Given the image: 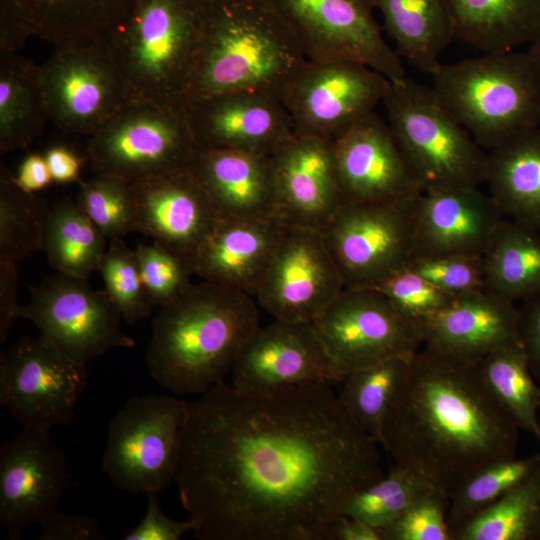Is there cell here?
Wrapping results in <instances>:
<instances>
[{"label":"cell","instance_id":"f1b7e54d","mask_svg":"<svg viewBox=\"0 0 540 540\" xmlns=\"http://www.w3.org/2000/svg\"><path fill=\"white\" fill-rule=\"evenodd\" d=\"M394 50L415 69L431 74L456 39L449 0H373Z\"/></svg>","mask_w":540,"mask_h":540},{"label":"cell","instance_id":"7dc6e473","mask_svg":"<svg viewBox=\"0 0 540 540\" xmlns=\"http://www.w3.org/2000/svg\"><path fill=\"white\" fill-rule=\"evenodd\" d=\"M147 496L146 512L137 526L123 536L125 540H179L184 534L194 531L195 521L190 517L186 521L169 518L162 511L157 493Z\"/></svg>","mask_w":540,"mask_h":540},{"label":"cell","instance_id":"bcb514c9","mask_svg":"<svg viewBox=\"0 0 540 540\" xmlns=\"http://www.w3.org/2000/svg\"><path fill=\"white\" fill-rule=\"evenodd\" d=\"M407 268L453 295L484 289L483 256L414 255Z\"/></svg>","mask_w":540,"mask_h":540},{"label":"cell","instance_id":"d6a6232c","mask_svg":"<svg viewBox=\"0 0 540 540\" xmlns=\"http://www.w3.org/2000/svg\"><path fill=\"white\" fill-rule=\"evenodd\" d=\"M36 35L54 45L103 38L128 16L135 0H17Z\"/></svg>","mask_w":540,"mask_h":540},{"label":"cell","instance_id":"9f6ffc18","mask_svg":"<svg viewBox=\"0 0 540 540\" xmlns=\"http://www.w3.org/2000/svg\"><path fill=\"white\" fill-rule=\"evenodd\" d=\"M540 78V39L532 43L527 50Z\"/></svg>","mask_w":540,"mask_h":540},{"label":"cell","instance_id":"6da1fadb","mask_svg":"<svg viewBox=\"0 0 540 540\" xmlns=\"http://www.w3.org/2000/svg\"><path fill=\"white\" fill-rule=\"evenodd\" d=\"M378 445L331 384L256 395L222 381L188 403L174 481L196 539L330 540L384 476Z\"/></svg>","mask_w":540,"mask_h":540},{"label":"cell","instance_id":"3957f363","mask_svg":"<svg viewBox=\"0 0 540 540\" xmlns=\"http://www.w3.org/2000/svg\"><path fill=\"white\" fill-rule=\"evenodd\" d=\"M259 326L256 300L216 283H191L159 307L145 363L176 394H202L222 382Z\"/></svg>","mask_w":540,"mask_h":540},{"label":"cell","instance_id":"7a4b0ae2","mask_svg":"<svg viewBox=\"0 0 540 540\" xmlns=\"http://www.w3.org/2000/svg\"><path fill=\"white\" fill-rule=\"evenodd\" d=\"M519 431L478 363L424 347L408 363L380 445L395 465L450 494L481 467L516 456Z\"/></svg>","mask_w":540,"mask_h":540},{"label":"cell","instance_id":"d6986e66","mask_svg":"<svg viewBox=\"0 0 540 540\" xmlns=\"http://www.w3.org/2000/svg\"><path fill=\"white\" fill-rule=\"evenodd\" d=\"M231 372L235 389L256 395L341 382L312 322L259 325Z\"/></svg>","mask_w":540,"mask_h":540},{"label":"cell","instance_id":"8992f818","mask_svg":"<svg viewBox=\"0 0 540 540\" xmlns=\"http://www.w3.org/2000/svg\"><path fill=\"white\" fill-rule=\"evenodd\" d=\"M430 76L439 100L483 149L540 126V78L527 51L441 63Z\"/></svg>","mask_w":540,"mask_h":540},{"label":"cell","instance_id":"4dcf8cb0","mask_svg":"<svg viewBox=\"0 0 540 540\" xmlns=\"http://www.w3.org/2000/svg\"><path fill=\"white\" fill-rule=\"evenodd\" d=\"M49 119L40 66L18 54L0 55V151L27 148Z\"/></svg>","mask_w":540,"mask_h":540},{"label":"cell","instance_id":"4316f807","mask_svg":"<svg viewBox=\"0 0 540 540\" xmlns=\"http://www.w3.org/2000/svg\"><path fill=\"white\" fill-rule=\"evenodd\" d=\"M285 228L278 218L219 219L194 261L193 275L254 298Z\"/></svg>","mask_w":540,"mask_h":540},{"label":"cell","instance_id":"d4e9b609","mask_svg":"<svg viewBox=\"0 0 540 540\" xmlns=\"http://www.w3.org/2000/svg\"><path fill=\"white\" fill-rule=\"evenodd\" d=\"M515 302L485 289L456 295L421 322L423 345L478 363L485 356L519 343Z\"/></svg>","mask_w":540,"mask_h":540},{"label":"cell","instance_id":"ffe728a7","mask_svg":"<svg viewBox=\"0 0 540 540\" xmlns=\"http://www.w3.org/2000/svg\"><path fill=\"white\" fill-rule=\"evenodd\" d=\"M343 202H385L413 197L423 188L388 123L374 112L332 141Z\"/></svg>","mask_w":540,"mask_h":540},{"label":"cell","instance_id":"6f0895ef","mask_svg":"<svg viewBox=\"0 0 540 540\" xmlns=\"http://www.w3.org/2000/svg\"><path fill=\"white\" fill-rule=\"evenodd\" d=\"M539 425H540V417H539ZM538 442L540 443V437H539V439H538Z\"/></svg>","mask_w":540,"mask_h":540},{"label":"cell","instance_id":"c3c4849f","mask_svg":"<svg viewBox=\"0 0 540 540\" xmlns=\"http://www.w3.org/2000/svg\"><path fill=\"white\" fill-rule=\"evenodd\" d=\"M38 540H104L95 518L56 511L40 524Z\"/></svg>","mask_w":540,"mask_h":540},{"label":"cell","instance_id":"11a10c76","mask_svg":"<svg viewBox=\"0 0 540 540\" xmlns=\"http://www.w3.org/2000/svg\"><path fill=\"white\" fill-rule=\"evenodd\" d=\"M330 540H383L380 529L339 514L330 526Z\"/></svg>","mask_w":540,"mask_h":540},{"label":"cell","instance_id":"83f0119b","mask_svg":"<svg viewBox=\"0 0 540 540\" xmlns=\"http://www.w3.org/2000/svg\"><path fill=\"white\" fill-rule=\"evenodd\" d=\"M485 183L505 218L540 231V126L488 150Z\"/></svg>","mask_w":540,"mask_h":540},{"label":"cell","instance_id":"816d5d0a","mask_svg":"<svg viewBox=\"0 0 540 540\" xmlns=\"http://www.w3.org/2000/svg\"><path fill=\"white\" fill-rule=\"evenodd\" d=\"M15 260L0 257V342L3 343L13 321L18 318V272Z\"/></svg>","mask_w":540,"mask_h":540},{"label":"cell","instance_id":"9a60e30c","mask_svg":"<svg viewBox=\"0 0 540 540\" xmlns=\"http://www.w3.org/2000/svg\"><path fill=\"white\" fill-rule=\"evenodd\" d=\"M18 318L30 320L41 335L84 365L111 349L135 346L122 331V317L105 290L58 272L32 288Z\"/></svg>","mask_w":540,"mask_h":540},{"label":"cell","instance_id":"ab89813d","mask_svg":"<svg viewBox=\"0 0 540 540\" xmlns=\"http://www.w3.org/2000/svg\"><path fill=\"white\" fill-rule=\"evenodd\" d=\"M432 487L435 486L422 476L395 465L388 475L356 492L344 505L342 514L383 529Z\"/></svg>","mask_w":540,"mask_h":540},{"label":"cell","instance_id":"5bb4252c","mask_svg":"<svg viewBox=\"0 0 540 540\" xmlns=\"http://www.w3.org/2000/svg\"><path fill=\"white\" fill-rule=\"evenodd\" d=\"M85 366L41 334L24 337L0 356V404L23 427L67 425L87 384Z\"/></svg>","mask_w":540,"mask_h":540},{"label":"cell","instance_id":"681fc988","mask_svg":"<svg viewBox=\"0 0 540 540\" xmlns=\"http://www.w3.org/2000/svg\"><path fill=\"white\" fill-rule=\"evenodd\" d=\"M517 332L529 368L540 384V294L522 301L518 308Z\"/></svg>","mask_w":540,"mask_h":540},{"label":"cell","instance_id":"d590c367","mask_svg":"<svg viewBox=\"0 0 540 540\" xmlns=\"http://www.w3.org/2000/svg\"><path fill=\"white\" fill-rule=\"evenodd\" d=\"M392 359L348 374L338 401L348 417L379 445L387 413L408 367Z\"/></svg>","mask_w":540,"mask_h":540},{"label":"cell","instance_id":"836d02e7","mask_svg":"<svg viewBox=\"0 0 540 540\" xmlns=\"http://www.w3.org/2000/svg\"><path fill=\"white\" fill-rule=\"evenodd\" d=\"M106 243L76 201L65 197L50 208L42 250L56 272L87 279L98 270Z\"/></svg>","mask_w":540,"mask_h":540},{"label":"cell","instance_id":"e0dca14e","mask_svg":"<svg viewBox=\"0 0 540 540\" xmlns=\"http://www.w3.org/2000/svg\"><path fill=\"white\" fill-rule=\"evenodd\" d=\"M344 287L322 232L286 226L254 299L274 319L312 322Z\"/></svg>","mask_w":540,"mask_h":540},{"label":"cell","instance_id":"74e56055","mask_svg":"<svg viewBox=\"0 0 540 540\" xmlns=\"http://www.w3.org/2000/svg\"><path fill=\"white\" fill-rule=\"evenodd\" d=\"M540 469V453L493 461L467 477L449 494L452 534Z\"/></svg>","mask_w":540,"mask_h":540},{"label":"cell","instance_id":"7402d4cb","mask_svg":"<svg viewBox=\"0 0 540 540\" xmlns=\"http://www.w3.org/2000/svg\"><path fill=\"white\" fill-rule=\"evenodd\" d=\"M198 147L271 156L294 135L282 100L236 91L204 97L185 106Z\"/></svg>","mask_w":540,"mask_h":540},{"label":"cell","instance_id":"5b68a950","mask_svg":"<svg viewBox=\"0 0 540 540\" xmlns=\"http://www.w3.org/2000/svg\"><path fill=\"white\" fill-rule=\"evenodd\" d=\"M207 0H135L104 37L129 100L184 107Z\"/></svg>","mask_w":540,"mask_h":540},{"label":"cell","instance_id":"f546056e","mask_svg":"<svg viewBox=\"0 0 540 540\" xmlns=\"http://www.w3.org/2000/svg\"><path fill=\"white\" fill-rule=\"evenodd\" d=\"M455 37L483 53L540 39V0H449Z\"/></svg>","mask_w":540,"mask_h":540},{"label":"cell","instance_id":"60d3db41","mask_svg":"<svg viewBox=\"0 0 540 540\" xmlns=\"http://www.w3.org/2000/svg\"><path fill=\"white\" fill-rule=\"evenodd\" d=\"M75 201L107 240L135 232L136 201L131 182L97 174L88 181H79Z\"/></svg>","mask_w":540,"mask_h":540},{"label":"cell","instance_id":"7c38bea8","mask_svg":"<svg viewBox=\"0 0 540 540\" xmlns=\"http://www.w3.org/2000/svg\"><path fill=\"white\" fill-rule=\"evenodd\" d=\"M40 72L49 119L66 133L90 136L130 101L103 38L55 45Z\"/></svg>","mask_w":540,"mask_h":540},{"label":"cell","instance_id":"603a6c76","mask_svg":"<svg viewBox=\"0 0 540 540\" xmlns=\"http://www.w3.org/2000/svg\"><path fill=\"white\" fill-rule=\"evenodd\" d=\"M270 159L280 221L322 231L344 203L332 141L294 134Z\"/></svg>","mask_w":540,"mask_h":540},{"label":"cell","instance_id":"f907efd6","mask_svg":"<svg viewBox=\"0 0 540 540\" xmlns=\"http://www.w3.org/2000/svg\"><path fill=\"white\" fill-rule=\"evenodd\" d=\"M36 35L34 26L17 0H0V55L16 54Z\"/></svg>","mask_w":540,"mask_h":540},{"label":"cell","instance_id":"ee69618b","mask_svg":"<svg viewBox=\"0 0 540 540\" xmlns=\"http://www.w3.org/2000/svg\"><path fill=\"white\" fill-rule=\"evenodd\" d=\"M449 494L432 487L393 523L380 529L383 540H452Z\"/></svg>","mask_w":540,"mask_h":540},{"label":"cell","instance_id":"9c48e42d","mask_svg":"<svg viewBox=\"0 0 540 540\" xmlns=\"http://www.w3.org/2000/svg\"><path fill=\"white\" fill-rule=\"evenodd\" d=\"M188 403L171 395L133 397L110 420L102 466L116 488L147 495L174 481Z\"/></svg>","mask_w":540,"mask_h":540},{"label":"cell","instance_id":"8d00e7d4","mask_svg":"<svg viewBox=\"0 0 540 540\" xmlns=\"http://www.w3.org/2000/svg\"><path fill=\"white\" fill-rule=\"evenodd\" d=\"M453 540H540V469L459 527Z\"/></svg>","mask_w":540,"mask_h":540},{"label":"cell","instance_id":"52a82bcc","mask_svg":"<svg viewBox=\"0 0 540 540\" xmlns=\"http://www.w3.org/2000/svg\"><path fill=\"white\" fill-rule=\"evenodd\" d=\"M382 103L387 123L423 192L485 183L487 153L431 86L407 76L391 81Z\"/></svg>","mask_w":540,"mask_h":540},{"label":"cell","instance_id":"44dd1931","mask_svg":"<svg viewBox=\"0 0 540 540\" xmlns=\"http://www.w3.org/2000/svg\"><path fill=\"white\" fill-rule=\"evenodd\" d=\"M132 186L136 201L135 232L167 248L192 270L219 221L195 175L185 168L136 181Z\"/></svg>","mask_w":540,"mask_h":540},{"label":"cell","instance_id":"2e32d148","mask_svg":"<svg viewBox=\"0 0 540 540\" xmlns=\"http://www.w3.org/2000/svg\"><path fill=\"white\" fill-rule=\"evenodd\" d=\"M391 81L351 60L308 61L282 102L294 134L333 141L382 103Z\"/></svg>","mask_w":540,"mask_h":540},{"label":"cell","instance_id":"277c9868","mask_svg":"<svg viewBox=\"0 0 540 540\" xmlns=\"http://www.w3.org/2000/svg\"><path fill=\"white\" fill-rule=\"evenodd\" d=\"M308 61L294 34L265 0H207L185 106L236 91L282 100Z\"/></svg>","mask_w":540,"mask_h":540},{"label":"cell","instance_id":"30bf717a","mask_svg":"<svg viewBox=\"0 0 540 540\" xmlns=\"http://www.w3.org/2000/svg\"><path fill=\"white\" fill-rule=\"evenodd\" d=\"M312 325L341 381L384 361L410 362L423 345L421 324L375 288L344 287Z\"/></svg>","mask_w":540,"mask_h":540},{"label":"cell","instance_id":"484cf974","mask_svg":"<svg viewBox=\"0 0 540 540\" xmlns=\"http://www.w3.org/2000/svg\"><path fill=\"white\" fill-rule=\"evenodd\" d=\"M189 169L220 220L278 218L270 156L198 147Z\"/></svg>","mask_w":540,"mask_h":540},{"label":"cell","instance_id":"b9f144b4","mask_svg":"<svg viewBox=\"0 0 540 540\" xmlns=\"http://www.w3.org/2000/svg\"><path fill=\"white\" fill-rule=\"evenodd\" d=\"M97 271L107 296L126 323L149 316L155 306L144 287L135 251L121 238L110 240Z\"/></svg>","mask_w":540,"mask_h":540},{"label":"cell","instance_id":"f6af8a7d","mask_svg":"<svg viewBox=\"0 0 540 540\" xmlns=\"http://www.w3.org/2000/svg\"><path fill=\"white\" fill-rule=\"evenodd\" d=\"M375 289L382 292L401 314L420 324L456 296L439 289L407 267L387 278Z\"/></svg>","mask_w":540,"mask_h":540},{"label":"cell","instance_id":"1f68e13d","mask_svg":"<svg viewBox=\"0 0 540 540\" xmlns=\"http://www.w3.org/2000/svg\"><path fill=\"white\" fill-rule=\"evenodd\" d=\"M484 289L516 302L540 294L538 231L504 218L483 255Z\"/></svg>","mask_w":540,"mask_h":540},{"label":"cell","instance_id":"e575fe53","mask_svg":"<svg viewBox=\"0 0 540 540\" xmlns=\"http://www.w3.org/2000/svg\"><path fill=\"white\" fill-rule=\"evenodd\" d=\"M482 377L516 426L540 437V384L519 343L497 350L478 362Z\"/></svg>","mask_w":540,"mask_h":540},{"label":"cell","instance_id":"ba28073f","mask_svg":"<svg viewBox=\"0 0 540 540\" xmlns=\"http://www.w3.org/2000/svg\"><path fill=\"white\" fill-rule=\"evenodd\" d=\"M198 149L185 107L130 100L89 136L97 174L131 183L189 168Z\"/></svg>","mask_w":540,"mask_h":540},{"label":"cell","instance_id":"ac0fdd59","mask_svg":"<svg viewBox=\"0 0 540 540\" xmlns=\"http://www.w3.org/2000/svg\"><path fill=\"white\" fill-rule=\"evenodd\" d=\"M71 481L65 455L50 430L22 427L0 450V524L20 539L58 511Z\"/></svg>","mask_w":540,"mask_h":540},{"label":"cell","instance_id":"f5cc1de1","mask_svg":"<svg viewBox=\"0 0 540 540\" xmlns=\"http://www.w3.org/2000/svg\"><path fill=\"white\" fill-rule=\"evenodd\" d=\"M13 180L29 193L42 190L53 181L45 157L37 153L28 155L22 161Z\"/></svg>","mask_w":540,"mask_h":540},{"label":"cell","instance_id":"f35d334b","mask_svg":"<svg viewBox=\"0 0 540 540\" xmlns=\"http://www.w3.org/2000/svg\"><path fill=\"white\" fill-rule=\"evenodd\" d=\"M49 212L45 200L21 189L1 166L0 257L18 261L42 250Z\"/></svg>","mask_w":540,"mask_h":540},{"label":"cell","instance_id":"7bdbcfd3","mask_svg":"<svg viewBox=\"0 0 540 540\" xmlns=\"http://www.w3.org/2000/svg\"><path fill=\"white\" fill-rule=\"evenodd\" d=\"M134 251L144 287L154 306L169 303L191 285V268L167 248L153 241L138 244Z\"/></svg>","mask_w":540,"mask_h":540},{"label":"cell","instance_id":"8fae6325","mask_svg":"<svg viewBox=\"0 0 540 540\" xmlns=\"http://www.w3.org/2000/svg\"><path fill=\"white\" fill-rule=\"evenodd\" d=\"M419 195L341 205L321 232L345 287L375 288L408 266L415 255Z\"/></svg>","mask_w":540,"mask_h":540},{"label":"cell","instance_id":"db71d44e","mask_svg":"<svg viewBox=\"0 0 540 540\" xmlns=\"http://www.w3.org/2000/svg\"><path fill=\"white\" fill-rule=\"evenodd\" d=\"M52 180L57 183L79 181L81 159L71 149L53 146L44 155Z\"/></svg>","mask_w":540,"mask_h":540},{"label":"cell","instance_id":"4fadbf2b","mask_svg":"<svg viewBox=\"0 0 540 540\" xmlns=\"http://www.w3.org/2000/svg\"><path fill=\"white\" fill-rule=\"evenodd\" d=\"M265 1L294 34L309 61H356L390 81L407 76L401 58L382 36L373 0Z\"/></svg>","mask_w":540,"mask_h":540},{"label":"cell","instance_id":"cb8c5ba5","mask_svg":"<svg viewBox=\"0 0 540 540\" xmlns=\"http://www.w3.org/2000/svg\"><path fill=\"white\" fill-rule=\"evenodd\" d=\"M504 218L479 187L424 191L415 209V255L483 256Z\"/></svg>","mask_w":540,"mask_h":540}]
</instances>
